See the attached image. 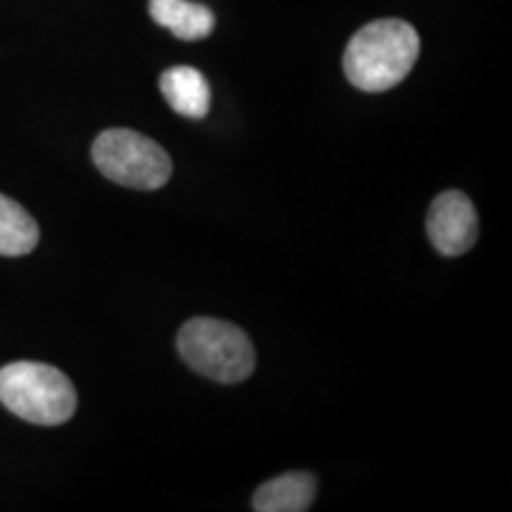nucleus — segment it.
<instances>
[{
	"label": "nucleus",
	"instance_id": "6",
	"mask_svg": "<svg viewBox=\"0 0 512 512\" xmlns=\"http://www.w3.org/2000/svg\"><path fill=\"white\" fill-rule=\"evenodd\" d=\"M159 91L171 105V110L185 119L207 117L211 105V88L200 69L171 67L159 76Z\"/></svg>",
	"mask_w": 512,
	"mask_h": 512
},
{
	"label": "nucleus",
	"instance_id": "8",
	"mask_svg": "<svg viewBox=\"0 0 512 512\" xmlns=\"http://www.w3.org/2000/svg\"><path fill=\"white\" fill-rule=\"evenodd\" d=\"M150 17L181 41H202L216 27L214 12L190 0H150Z\"/></svg>",
	"mask_w": 512,
	"mask_h": 512
},
{
	"label": "nucleus",
	"instance_id": "3",
	"mask_svg": "<svg viewBox=\"0 0 512 512\" xmlns=\"http://www.w3.org/2000/svg\"><path fill=\"white\" fill-rule=\"evenodd\" d=\"M178 351L195 373L221 384L247 380L256 366V351L249 337L219 318L188 320L178 332Z\"/></svg>",
	"mask_w": 512,
	"mask_h": 512
},
{
	"label": "nucleus",
	"instance_id": "2",
	"mask_svg": "<svg viewBox=\"0 0 512 512\" xmlns=\"http://www.w3.org/2000/svg\"><path fill=\"white\" fill-rule=\"evenodd\" d=\"M0 403L31 425L55 427L76 411L72 380L48 363L17 361L0 368Z\"/></svg>",
	"mask_w": 512,
	"mask_h": 512
},
{
	"label": "nucleus",
	"instance_id": "4",
	"mask_svg": "<svg viewBox=\"0 0 512 512\" xmlns=\"http://www.w3.org/2000/svg\"><path fill=\"white\" fill-rule=\"evenodd\" d=\"M93 162L110 181L136 190H157L171 178V157L152 138L131 128H107L93 143Z\"/></svg>",
	"mask_w": 512,
	"mask_h": 512
},
{
	"label": "nucleus",
	"instance_id": "7",
	"mask_svg": "<svg viewBox=\"0 0 512 512\" xmlns=\"http://www.w3.org/2000/svg\"><path fill=\"white\" fill-rule=\"evenodd\" d=\"M316 498V477L309 472H285L268 479L254 491L252 508L256 512H304Z\"/></svg>",
	"mask_w": 512,
	"mask_h": 512
},
{
	"label": "nucleus",
	"instance_id": "1",
	"mask_svg": "<svg viewBox=\"0 0 512 512\" xmlns=\"http://www.w3.org/2000/svg\"><path fill=\"white\" fill-rule=\"evenodd\" d=\"M420 36L401 19H377L356 31L344 53V74L358 91L382 93L411 74Z\"/></svg>",
	"mask_w": 512,
	"mask_h": 512
},
{
	"label": "nucleus",
	"instance_id": "9",
	"mask_svg": "<svg viewBox=\"0 0 512 512\" xmlns=\"http://www.w3.org/2000/svg\"><path fill=\"white\" fill-rule=\"evenodd\" d=\"M41 230L22 204L0 195V256H24L34 252Z\"/></svg>",
	"mask_w": 512,
	"mask_h": 512
},
{
	"label": "nucleus",
	"instance_id": "5",
	"mask_svg": "<svg viewBox=\"0 0 512 512\" xmlns=\"http://www.w3.org/2000/svg\"><path fill=\"white\" fill-rule=\"evenodd\" d=\"M427 235L434 249L444 256H460L475 247L479 219L470 197L458 190L441 192L427 211Z\"/></svg>",
	"mask_w": 512,
	"mask_h": 512
}]
</instances>
